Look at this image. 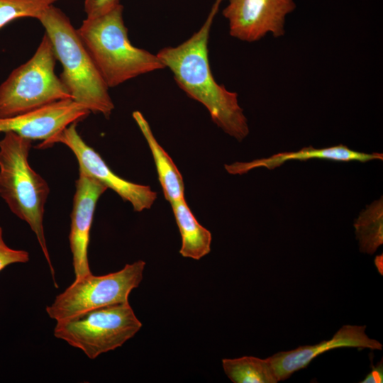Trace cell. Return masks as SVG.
Instances as JSON below:
<instances>
[{
  "instance_id": "obj_1",
  "label": "cell",
  "mask_w": 383,
  "mask_h": 383,
  "mask_svg": "<svg viewBox=\"0 0 383 383\" xmlns=\"http://www.w3.org/2000/svg\"><path fill=\"white\" fill-rule=\"evenodd\" d=\"M223 1L215 0L204 23L191 37L177 46L162 48L156 55L179 88L206 107L213 122L241 141L248 135L249 127L238 94L215 80L209 59L210 31Z\"/></svg>"
},
{
  "instance_id": "obj_2",
  "label": "cell",
  "mask_w": 383,
  "mask_h": 383,
  "mask_svg": "<svg viewBox=\"0 0 383 383\" xmlns=\"http://www.w3.org/2000/svg\"><path fill=\"white\" fill-rule=\"evenodd\" d=\"M123 12L119 4L99 16L87 17L77 29L109 89L165 68L156 54L131 43Z\"/></svg>"
},
{
  "instance_id": "obj_3",
  "label": "cell",
  "mask_w": 383,
  "mask_h": 383,
  "mask_svg": "<svg viewBox=\"0 0 383 383\" xmlns=\"http://www.w3.org/2000/svg\"><path fill=\"white\" fill-rule=\"evenodd\" d=\"M62 67L60 77L72 99L109 118L114 109L109 87L67 16L53 5L38 19Z\"/></svg>"
},
{
  "instance_id": "obj_4",
  "label": "cell",
  "mask_w": 383,
  "mask_h": 383,
  "mask_svg": "<svg viewBox=\"0 0 383 383\" xmlns=\"http://www.w3.org/2000/svg\"><path fill=\"white\" fill-rule=\"evenodd\" d=\"M32 141L13 132L4 133L0 140V196L11 212L26 222L35 233L57 287L43 227L50 189L47 182L29 165Z\"/></svg>"
},
{
  "instance_id": "obj_5",
  "label": "cell",
  "mask_w": 383,
  "mask_h": 383,
  "mask_svg": "<svg viewBox=\"0 0 383 383\" xmlns=\"http://www.w3.org/2000/svg\"><path fill=\"white\" fill-rule=\"evenodd\" d=\"M57 58L45 33L33 55L0 84V118L28 113L72 96L55 74Z\"/></svg>"
},
{
  "instance_id": "obj_6",
  "label": "cell",
  "mask_w": 383,
  "mask_h": 383,
  "mask_svg": "<svg viewBox=\"0 0 383 383\" xmlns=\"http://www.w3.org/2000/svg\"><path fill=\"white\" fill-rule=\"evenodd\" d=\"M141 327L142 323L126 301L56 321L53 334L93 360L121 347Z\"/></svg>"
},
{
  "instance_id": "obj_7",
  "label": "cell",
  "mask_w": 383,
  "mask_h": 383,
  "mask_svg": "<svg viewBox=\"0 0 383 383\" xmlns=\"http://www.w3.org/2000/svg\"><path fill=\"white\" fill-rule=\"evenodd\" d=\"M145 262L137 260L121 270L104 275L91 272L75 278L45 309L55 321L104 306L128 301L131 292L143 278Z\"/></svg>"
},
{
  "instance_id": "obj_8",
  "label": "cell",
  "mask_w": 383,
  "mask_h": 383,
  "mask_svg": "<svg viewBox=\"0 0 383 383\" xmlns=\"http://www.w3.org/2000/svg\"><path fill=\"white\" fill-rule=\"evenodd\" d=\"M77 123H71L49 139L42 141L38 148H46L56 143L66 145L75 155L79 172L114 191L123 200L131 203L135 211L150 209L157 199V193L149 186L133 183L115 174L101 155L82 138L77 130Z\"/></svg>"
},
{
  "instance_id": "obj_9",
  "label": "cell",
  "mask_w": 383,
  "mask_h": 383,
  "mask_svg": "<svg viewBox=\"0 0 383 383\" xmlns=\"http://www.w3.org/2000/svg\"><path fill=\"white\" fill-rule=\"evenodd\" d=\"M222 11L228 22L229 33L248 43L267 34L279 38L285 33V21L296 9L294 0H227Z\"/></svg>"
},
{
  "instance_id": "obj_10",
  "label": "cell",
  "mask_w": 383,
  "mask_h": 383,
  "mask_svg": "<svg viewBox=\"0 0 383 383\" xmlns=\"http://www.w3.org/2000/svg\"><path fill=\"white\" fill-rule=\"evenodd\" d=\"M108 188L79 172L70 215V247L75 278L91 273L88 258L90 231L98 200Z\"/></svg>"
},
{
  "instance_id": "obj_11",
  "label": "cell",
  "mask_w": 383,
  "mask_h": 383,
  "mask_svg": "<svg viewBox=\"0 0 383 383\" xmlns=\"http://www.w3.org/2000/svg\"><path fill=\"white\" fill-rule=\"evenodd\" d=\"M90 111L72 99L56 101L21 115L0 118V132H13L32 140H46Z\"/></svg>"
},
{
  "instance_id": "obj_12",
  "label": "cell",
  "mask_w": 383,
  "mask_h": 383,
  "mask_svg": "<svg viewBox=\"0 0 383 383\" xmlns=\"http://www.w3.org/2000/svg\"><path fill=\"white\" fill-rule=\"evenodd\" d=\"M366 326L344 325L331 339L312 345L299 346L289 351H281L269 357L278 381L288 379L293 373L306 367L315 357L328 350L338 348L382 350V344L370 338L365 333Z\"/></svg>"
},
{
  "instance_id": "obj_13",
  "label": "cell",
  "mask_w": 383,
  "mask_h": 383,
  "mask_svg": "<svg viewBox=\"0 0 383 383\" xmlns=\"http://www.w3.org/2000/svg\"><path fill=\"white\" fill-rule=\"evenodd\" d=\"M311 159L366 162L376 160H382L383 154L361 152L351 150L342 144L326 148H314L312 146H309L296 152H279L267 158L257 159L248 162H237L231 165H225V169L231 174L240 175L257 167H265L268 170H274L289 160L304 161Z\"/></svg>"
},
{
  "instance_id": "obj_14",
  "label": "cell",
  "mask_w": 383,
  "mask_h": 383,
  "mask_svg": "<svg viewBox=\"0 0 383 383\" xmlns=\"http://www.w3.org/2000/svg\"><path fill=\"white\" fill-rule=\"evenodd\" d=\"M133 117L147 141L152 155L158 179L165 199L172 204L184 199L183 178L177 166L156 140L143 115L140 111H135L133 113Z\"/></svg>"
},
{
  "instance_id": "obj_15",
  "label": "cell",
  "mask_w": 383,
  "mask_h": 383,
  "mask_svg": "<svg viewBox=\"0 0 383 383\" xmlns=\"http://www.w3.org/2000/svg\"><path fill=\"white\" fill-rule=\"evenodd\" d=\"M170 204L182 238L180 255L197 260L208 255L211 251V232L198 222L184 199Z\"/></svg>"
},
{
  "instance_id": "obj_16",
  "label": "cell",
  "mask_w": 383,
  "mask_h": 383,
  "mask_svg": "<svg viewBox=\"0 0 383 383\" xmlns=\"http://www.w3.org/2000/svg\"><path fill=\"white\" fill-rule=\"evenodd\" d=\"M225 374L234 383H277L278 379L269 358L254 356L223 358Z\"/></svg>"
},
{
  "instance_id": "obj_17",
  "label": "cell",
  "mask_w": 383,
  "mask_h": 383,
  "mask_svg": "<svg viewBox=\"0 0 383 383\" xmlns=\"http://www.w3.org/2000/svg\"><path fill=\"white\" fill-rule=\"evenodd\" d=\"M354 227L360 252L374 254L383 243L382 198L367 206L360 213Z\"/></svg>"
},
{
  "instance_id": "obj_18",
  "label": "cell",
  "mask_w": 383,
  "mask_h": 383,
  "mask_svg": "<svg viewBox=\"0 0 383 383\" xmlns=\"http://www.w3.org/2000/svg\"><path fill=\"white\" fill-rule=\"evenodd\" d=\"M57 0H0V30L21 18L37 20Z\"/></svg>"
},
{
  "instance_id": "obj_19",
  "label": "cell",
  "mask_w": 383,
  "mask_h": 383,
  "mask_svg": "<svg viewBox=\"0 0 383 383\" xmlns=\"http://www.w3.org/2000/svg\"><path fill=\"white\" fill-rule=\"evenodd\" d=\"M29 260L28 252L13 249L6 245L3 237V229L0 226V272L10 265L26 263Z\"/></svg>"
},
{
  "instance_id": "obj_20",
  "label": "cell",
  "mask_w": 383,
  "mask_h": 383,
  "mask_svg": "<svg viewBox=\"0 0 383 383\" xmlns=\"http://www.w3.org/2000/svg\"><path fill=\"white\" fill-rule=\"evenodd\" d=\"M119 4L120 0H84V9L87 17H94L109 11Z\"/></svg>"
},
{
  "instance_id": "obj_21",
  "label": "cell",
  "mask_w": 383,
  "mask_h": 383,
  "mask_svg": "<svg viewBox=\"0 0 383 383\" xmlns=\"http://www.w3.org/2000/svg\"><path fill=\"white\" fill-rule=\"evenodd\" d=\"M383 359L373 365L372 368L365 378L360 383H382L383 382Z\"/></svg>"
},
{
  "instance_id": "obj_22",
  "label": "cell",
  "mask_w": 383,
  "mask_h": 383,
  "mask_svg": "<svg viewBox=\"0 0 383 383\" xmlns=\"http://www.w3.org/2000/svg\"><path fill=\"white\" fill-rule=\"evenodd\" d=\"M382 261H383V258H382V255H377L376 257H375V260H374V264L379 271V272L381 274V275H382V272H383V264H382Z\"/></svg>"
}]
</instances>
